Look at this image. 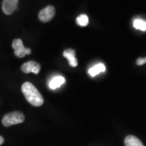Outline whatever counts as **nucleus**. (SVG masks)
Returning <instances> with one entry per match:
<instances>
[{"label":"nucleus","mask_w":146,"mask_h":146,"mask_svg":"<svg viewBox=\"0 0 146 146\" xmlns=\"http://www.w3.org/2000/svg\"><path fill=\"white\" fill-rule=\"evenodd\" d=\"M22 91L25 95V98L31 104L36 107L43 105L44 102L43 96L31 83L25 82L23 83L22 85Z\"/></svg>","instance_id":"nucleus-1"},{"label":"nucleus","mask_w":146,"mask_h":146,"mask_svg":"<svg viewBox=\"0 0 146 146\" xmlns=\"http://www.w3.org/2000/svg\"><path fill=\"white\" fill-rule=\"evenodd\" d=\"M25 121V115L21 112H12L5 114L2 118V124L5 127L18 125Z\"/></svg>","instance_id":"nucleus-2"},{"label":"nucleus","mask_w":146,"mask_h":146,"mask_svg":"<svg viewBox=\"0 0 146 146\" xmlns=\"http://www.w3.org/2000/svg\"><path fill=\"white\" fill-rule=\"evenodd\" d=\"M12 48L14 50V54L18 58H22L26 55L31 54V50L24 46L23 41L20 39H14L12 42Z\"/></svg>","instance_id":"nucleus-3"},{"label":"nucleus","mask_w":146,"mask_h":146,"mask_svg":"<svg viewBox=\"0 0 146 146\" xmlns=\"http://www.w3.org/2000/svg\"><path fill=\"white\" fill-rule=\"evenodd\" d=\"M56 14V9L53 5H48L42 9L39 13V20L43 23H47L52 20Z\"/></svg>","instance_id":"nucleus-4"},{"label":"nucleus","mask_w":146,"mask_h":146,"mask_svg":"<svg viewBox=\"0 0 146 146\" xmlns=\"http://www.w3.org/2000/svg\"><path fill=\"white\" fill-rule=\"evenodd\" d=\"M21 70L27 74L33 72L36 74L41 70V65L35 61H29L22 65Z\"/></svg>","instance_id":"nucleus-5"},{"label":"nucleus","mask_w":146,"mask_h":146,"mask_svg":"<svg viewBox=\"0 0 146 146\" xmlns=\"http://www.w3.org/2000/svg\"><path fill=\"white\" fill-rule=\"evenodd\" d=\"M18 0H3L2 10L6 15H10L17 9Z\"/></svg>","instance_id":"nucleus-6"},{"label":"nucleus","mask_w":146,"mask_h":146,"mask_svg":"<svg viewBox=\"0 0 146 146\" xmlns=\"http://www.w3.org/2000/svg\"><path fill=\"white\" fill-rule=\"evenodd\" d=\"M64 57L68 60V63L72 67H76L78 65V60L76 58L75 50L72 49H67L63 53Z\"/></svg>","instance_id":"nucleus-7"},{"label":"nucleus","mask_w":146,"mask_h":146,"mask_svg":"<svg viewBox=\"0 0 146 146\" xmlns=\"http://www.w3.org/2000/svg\"><path fill=\"white\" fill-rule=\"evenodd\" d=\"M65 83V78L62 76H58L53 78L49 83V87L52 89H56Z\"/></svg>","instance_id":"nucleus-8"},{"label":"nucleus","mask_w":146,"mask_h":146,"mask_svg":"<svg viewBox=\"0 0 146 146\" xmlns=\"http://www.w3.org/2000/svg\"><path fill=\"white\" fill-rule=\"evenodd\" d=\"M125 146H144L142 142L133 135H128L125 139Z\"/></svg>","instance_id":"nucleus-9"},{"label":"nucleus","mask_w":146,"mask_h":146,"mask_svg":"<svg viewBox=\"0 0 146 146\" xmlns=\"http://www.w3.org/2000/svg\"><path fill=\"white\" fill-rule=\"evenodd\" d=\"M106 70V66L104 64H96L94 66V67L91 68L89 70V74H90L91 76H96L97 74H98L100 72H105Z\"/></svg>","instance_id":"nucleus-10"},{"label":"nucleus","mask_w":146,"mask_h":146,"mask_svg":"<svg viewBox=\"0 0 146 146\" xmlns=\"http://www.w3.org/2000/svg\"><path fill=\"white\" fill-rule=\"evenodd\" d=\"M76 22L79 26L86 27L89 24V18L85 14H81V15L76 18Z\"/></svg>","instance_id":"nucleus-11"},{"label":"nucleus","mask_w":146,"mask_h":146,"mask_svg":"<svg viewBox=\"0 0 146 146\" xmlns=\"http://www.w3.org/2000/svg\"><path fill=\"white\" fill-rule=\"evenodd\" d=\"M133 27L142 31H146V22L141 19H136L133 22Z\"/></svg>","instance_id":"nucleus-12"},{"label":"nucleus","mask_w":146,"mask_h":146,"mask_svg":"<svg viewBox=\"0 0 146 146\" xmlns=\"http://www.w3.org/2000/svg\"><path fill=\"white\" fill-rule=\"evenodd\" d=\"M136 63L138 66H141L146 63V57L145 58H139L136 60Z\"/></svg>","instance_id":"nucleus-13"},{"label":"nucleus","mask_w":146,"mask_h":146,"mask_svg":"<svg viewBox=\"0 0 146 146\" xmlns=\"http://www.w3.org/2000/svg\"><path fill=\"white\" fill-rule=\"evenodd\" d=\"M3 142H4V139H3L1 136H0V145H2Z\"/></svg>","instance_id":"nucleus-14"}]
</instances>
